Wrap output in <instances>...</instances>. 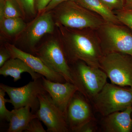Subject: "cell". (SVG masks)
Returning <instances> with one entry per match:
<instances>
[{"label": "cell", "mask_w": 132, "mask_h": 132, "mask_svg": "<svg viewBox=\"0 0 132 132\" xmlns=\"http://www.w3.org/2000/svg\"><path fill=\"white\" fill-rule=\"evenodd\" d=\"M97 130L96 120L89 121L81 128L78 132H94Z\"/></svg>", "instance_id": "cell-25"}, {"label": "cell", "mask_w": 132, "mask_h": 132, "mask_svg": "<svg viewBox=\"0 0 132 132\" xmlns=\"http://www.w3.org/2000/svg\"><path fill=\"white\" fill-rule=\"evenodd\" d=\"M38 98L39 107L35 114L46 127L47 132L70 131L65 114L56 106L47 92L39 94Z\"/></svg>", "instance_id": "cell-9"}, {"label": "cell", "mask_w": 132, "mask_h": 132, "mask_svg": "<svg viewBox=\"0 0 132 132\" xmlns=\"http://www.w3.org/2000/svg\"><path fill=\"white\" fill-rule=\"evenodd\" d=\"M132 106L123 111L114 112L103 117L104 132H130L132 130Z\"/></svg>", "instance_id": "cell-14"}, {"label": "cell", "mask_w": 132, "mask_h": 132, "mask_svg": "<svg viewBox=\"0 0 132 132\" xmlns=\"http://www.w3.org/2000/svg\"><path fill=\"white\" fill-rule=\"evenodd\" d=\"M27 26L22 17L0 19L1 31L5 35L10 37L22 33L26 29Z\"/></svg>", "instance_id": "cell-18"}, {"label": "cell", "mask_w": 132, "mask_h": 132, "mask_svg": "<svg viewBox=\"0 0 132 132\" xmlns=\"http://www.w3.org/2000/svg\"><path fill=\"white\" fill-rule=\"evenodd\" d=\"M23 13L33 16L36 14L35 0H16Z\"/></svg>", "instance_id": "cell-21"}, {"label": "cell", "mask_w": 132, "mask_h": 132, "mask_svg": "<svg viewBox=\"0 0 132 132\" xmlns=\"http://www.w3.org/2000/svg\"><path fill=\"white\" fill-rule=\"evenodd\" d=\"M76 0H52L42 13L51 12L57 6L63 3L68 1H75Z\"/></svg>", "instance_id": "cell-27"}, {"label": "cell", "mask_w": 132, "mask_h": 132, "mask_svg": "<svg viewBox=\"0 0 132 132\" xmlns=\"http://www.w3.org/2000/svg\"><path fill=\"white\" fill-rule=\"evenodd\" d=\"M76 2L101 16L105 22L122 24L112 11L101 0H76Z\"/></svg>", "instance_id": "cell-17"}, {"label": "cell", "mask_w": 132, "mask_h": 132, "mask_svg": "<svg viewBox=\"0 0 132 132\" xmlns=\"http://www.w3.org/2000/svg\"><path fill=\"white\" fill-rule=\"evenodd\" d=\"M53 10L55 23L68 28L96 30L105 22L98 15L75 1L63 3Z\"/></svg>", "instance_id": "cell-2"}, {"label": "cell", "mask_w": 132, "mask_h": 132, "mask_svg": "<svg viewBox=\"0 0 132 132\" xmlns=\"http://www.w3.org/2000/svg\"><path fill=\"white\" fill-rule=\"evenodd\" d=\"M41 121L36 118L31 120L29 125L27 132H46L47 130L44 129Z\"/></svg>", "instance_id": "cell-24"}, {"label": "cell", "mask_w": 132, "mask_h": 132, "mask_svg": "<svg viewBox=\"0 0 132 132\" xmlns=\"http://www.w3.org/2000/svg\"><path fill=\"white\" fill-rule=\"evenodd\" d=\"M31 109L30 106H27L14 109L11 111L7 132H26L31 120L37 118L36 114L31 111Z\"/></svg>", "instance_id": "cell-16"}, {"label": "cell", "mask_w": 132, "mask_h": 132, "mask_svg": "<svg viewBox=\"0 0 132 132\" xmlns=\"http://www.w3.org/2000/svg\"><path fill=\"white\" fill-rule=\"evenodd\" d=\"M3 1H5V0H3Z\"/></svg>", "instance_id": "cell-30"}, {"label": "cell", "mask_w": 132, "mask_h": 132, "mask_svg": "<svg viewBox=\"0 0 132 132\" xmlns=\"http://www.w3.org/2000/svg\"><path fill=\"white\" fill-rule=\"evenodd\" d=\"M52 0H35L36 10L39 13H42Z\"/></svg>", "instance_id": "cell-28"}, {"label": "cell", "mask_w": 132, "mask_h": 132, "mask_svg": "<svg viewBox=\"0 0 132 132\" xmlns=\"http://www.w3.org/2000/svg\"><path fill=\"white\" fill-rule=\"evenodd\" d=\"M43 86L56 106L65 116L69 103L75 94L78 91L73 83L66 81L64 83L54 82L42 77Z\"/></svg>", "instance_id": "cell-13"}, {"label": "cell", "mask_w": 132, "mask_h": 132, "mask_svg": "<svg viewBox=\"0 0 132 132\" xmlns=\"http://www.w3.org/2000/svg\"><path fill=\"white\" fill-rule=\"evenodd\" d=\"M22 10L16 0H0V19L22 17Z\"/></svg>", "instance_id": "cell-19"}, {"label": "cell", "mask_w": 132, "mask_h": 132, "mask_svg": "<svg viewBox=\"0 0 132 132\" xmlns=\"http://www.w3.org/2000/svg\"><path fill=\"white\" fill-rule=\"evenodd\" d=\"M124 9L132 12V0H124Z\"/></svg>", "instance_id": "cell-29"}, {"label": "cell", "mask_w": 132, "mask_h": 132, "mask_svg": "<svg viewBox=\"0 0 132 132\" xmlns=\"http://www.w3.org/2000/svg\"><path fill=\"white\" fill-rule=\"evenodd\" d=\"M12 58L11 54L6 47L1 48L0 51V68L2 67L7 61Z\"/></svg>", "instance_id": "cell-26"}, {"label": "cell", "mask_w": 132, "mask_h": 132, "mask_svg": "<svg viewBox=\"0 0 132 132\" xmlns=\"http://www.w3.org/2000/svg\"><path fill=\"white\" fill-rule=\"evenodd\" d=\"M55 26L51 11L41 13L27 26L22 32L24 46L35 55L38 42L45 35L53 32Z\"/></svg>", "instance_id": "cell-11"}, {"label": "cell", "mask_w": 132, "mask_h": 132, "mask_svg": "<svg viewBox=\"0 0 132 132\" xmlns=\"http://www.w3.org/2000/svg\"><path fill=\"white\" fill-rule=\"evenodd\" d=\"M5 47L9 51L12 58L21 59L35 72L48 80L61 83L66 82L63 76L50 69L39 57L24 52L14 45L9 43L5 45Z\"/></svg>", "instance_id": "cell-12"}, {"label": "cell", "mask_w": 132, "mask_h": 132, "mask_svg": "<svg viewBox=\"0 0 132 132\" xmlns=\"http://www.w3.org/2000/svg\"><path fill=\"white\" fill-rule=\"evenodd\" d=\"M88 101L77 91L69 101L65 118L70 131L78 132L85 124L95 119Z\"/></svg>", "instance_id": "cell-10"}, {"label": "cell", "mask_w": 132, "mask_h": 132, "mask_svg": "<svg viewBox=\"0 0 132 132\" xmlns=\"http://www.w3.org/2000/svg\"><path fill=\"white\" fill-rule=\"evenodd\" d=\"M112 11H117L124 9V0H101Z\"/></svg>", "instance_id": "cell-23"}, {"label": "cell", "mask_w": 132, "mask_h": 132, "mask_svg": "<svg viewBox=\"0 0 132 132\" xmlns=\"http://www.w3.org/2000/svg\"><path fill=\"white\" fill-rule=\"evenodd\" d=\"M95 31L104 55L118 53L132 56V31L127 26L105 22Z\"/></svg>", "instance_id": "cell-4"}, {"label": "cell", "mask_w": 132, "mask_h": 132, "mask_svg": "<svg viewBox=\"0 0 132 132\" xmlns=\"http://www.w3.org/2000/svg\"><path fill=\"white\" fill-rule=\"evenodd\" d=\"M103 117L132 106V89L106 82L92 101Z\"/></svg>", "instance_id": "cell-5"}, {"label": "cell", "mask_w": 132, "mask_h": 132, "mask_svg": "<svg viewBox=\"0 0 132 132\" xmlns=\"http://www.w3.org/2000/svg\"><path fill=\"white\" fill-rule=\"evenodd\" d=\"M6 93L3 89L0 88V118L1 120L9 122L11 111H9L6 108L7 99H5V97Z\"/></svg>", "instance_id": "cell-22"}, {"label": "cell", "mask_w": 132, "mask_h": 132, "mask_svg": "<svg viewBox=\"0 0 132 132\" xmlns=\"http://www.w3.org/2000/svg\"><path fill=\"white\" fill-rule=\"evenodd\" d=\"M113 12L118 20L132 31V12L123 9Z\"/></svg>", "instance_id": "cell-20"}, {"label": "cell", "mask_w": 132, "mask_h": 132, "mask_svg": "<svg viewBox=\"0 0 132 132\" xmlns=\"http://www.w3.org/2000/svg\"><path fill=\"white\" fill-rule=\"evenodd\" d=\"M73 84L88 101L93 99L106 84L108 77L101 68L79 61L70 65Z\"/></svg>", "instance_id": "cell-3"}, {"label": "cell", "mask_w": 132, "mask_h": 132, "mask_svg": "<svg viewBox=\"0 0 132 132\" xmlns=\"http://www.w3.org/2000/svg\"><path fill=\"white\" fill-rule=\"evenodd\" d=\"M42 77L21 87H12L1 83L0 88L7 93L10 98L7 99V102L11 103L14 108L29 106L32 112L35 114L39 107L38 95L47 92L43 86Z\"/></svg>", "instance_id": "cell-7"}, {"label": "cell", "mask_w": 132, "mask_h": 132, "mask_svg": "<svg viewBox=\"0 0 132 132\" xmlns=\"http://www.w3.org/2000/svg\"><path fill=\"white\" fill-rule=\"evenodd\" d=\"M25 72L29 73L33 80L42 76L35 72L25 62L19 58H11L0 68L1 75L5 77L11 76L13 78L14 82L20 79L21 74Z\"/></svg>", "instance_id": "cell-15"}, {"label": "cell", "mask_w": 132, "mask_h": 132, "mask_svg": "<svg viewBox=\"0 0 132 132\" xmlns=\"http://www.w3.org/2000/svg\"><path fill=\"white\" fill-rule=\"evenodd\" d=\"M55 26L69 65L81 61L89 65L100 68L104 54L95 30L73 29L57 23Z\"/></svg>", "instance_id": "cell-1"}, {"label": "cell", "mask_w": 132, "mask_h": 132, "mask_svg": "<svg viewBox=\"0 0 132 132\" xmlns=\"http://www.w3.org/2000/svg\"><path fill=\"white\" fill-rule=\"evenodd\" d=\"M35 55L50 69L63 76L66 81L73 83L71 67L60 42L55 39L47 40L36 49Z\"/></svg>", "instance_id": "cell-8"}, {"label": "cell", "mask_w": 132, "mask_h": 132, "mask_svg": "<svg viewBox=\"0 0 132 132\" xmlns=\"http://www.w3.org/2000/svg\"><path fill=\"white\" fill-rule=\"evenodd\" d=\"M100 68L106 74L111 83L132 89V56L121 53L104 54Z\"/></svg>", "instance_id": "cell-6"}]
</instances>
